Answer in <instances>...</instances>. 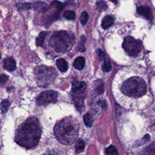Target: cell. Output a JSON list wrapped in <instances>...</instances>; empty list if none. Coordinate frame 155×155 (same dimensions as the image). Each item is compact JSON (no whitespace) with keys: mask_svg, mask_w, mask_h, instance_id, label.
Wrapping results in <instances>:
<instances>
[{"mask_svg":"<svg viewBox=\"0 0 155 155\" xmlns=\"http://www.w3.org/2000/svg\"><path fill=\"white\" fill-rule=\"evenodd\" d=\"M114 23V19L110 15H107L104 18L102 21V27L104 29H107L110 27Z\"/></svg>","mask_w":155,"mask_h":155,"instance_id":"11","label":"cell"},{"mask_svg":"<svg viewBox=\"0 0 155 155\" xmlns=\"http://www.w3.org/2000/svg\"><path fill=\"white\" fill-rule=\"evenodd\" d=\"M79 124L71 116L67 117L57 122L54 131L57 139L62 144L69 145L73 143L78 135Z\"/></svg>","mask_w":155,"mask_h":155,"instance_id":"2","label":"cell"},{"mask_svg":"<svg viewBox=\"0 0 155 155\" xmlns=\"http://www.w3.org/2000/svg\"><path fill=\"white\" fill-rule=\"evenodd\" d=\"M47 34V32H46V31H42L39 33V36L37 37L36 40V45L38 46H42L43 45L44 41V39H45V38Z\"/></svg>","mask_w":155,"mask_h":155,"instance_id":"16","label":"cell"},{"mask_svg":"<svg viewBox=\"0 0 155 155\" xmlns=\"http://www.w3.org/2000/svg\"><path fill=\"white\" fill-rule=\"evenodd\" d=\"M58 93L53 90H47L42 92L36 98V102L39 105H45L57 101Z\"/></svg>","mask_w":155,"mask_h":155,"instance_id":"7","label":"cell"},{"mask_svg":"<svg viewBox=\"0 0 155 155\" xmlns=\"http://www.w3.org/2000/svg\"><path fill=\"white\" fill-rule=\"evenodd\" d=\"M56 64L58 68L61 72H65L68 70V64L64 59L59 58L57 59Z\"/></svg>","mask_w":155,"mask_h":155,"instance_id":"12","label":"cell"},{"mask_svg":"<svg viewBox=\"0 0 155 155\" xmlns=\"http://www.w3.org/2000/svg\"><path fill=\"white\" fill-rule=\"evenodd\" d=\"M122 47L130 56L136 57L141 51L142 44L139 40L131 36H127L123 41Z\"/></svg>","mask_w":155,"mask_h":155,"instance_id":"6","label":"cell"},{"mask_svg":"<svg viewBox=\"0 0 155 155\" xmlns=\"http://www.w3.org/2000/svg\"><path fill=\"white\" fill-rule=\"evenodd\" d=\"M96 4L98 8L100 9L101 10H105L107 8V4L105 1H98L96 3Z\"/></svg>","mask_w":155,"mask_h":155,"instance_id":"24","label":"cell"},{"mask_svg":"<svg viewBox=\"0 0 155 155\" xmlns=\"http://www.w3.org/2000/svg\"><path fill=\"white\" fill-rule=\"evenodd\" d=\"M3 65H4V68L9 71H12L15 70L16 67V61L12 57L5 59L4 61Z\"/></svg>","mask_w":155,"mask_h":155,"instance_id":"10","label":"cell"},{"mask_svg":"<svg viewBox=\"0 0 155 155\" xmlns=\"http://www.w3.org/2000/svg\"><path fill=\"white\" fill-rule=\"evenodd\" d=\"M85 148V142L83 140L79 139L77 141L75 146V150L76 153H81Z\"/></svg>","mask_w":155,"mask_h":155,"instance_id":"18","label":"cell"},{"mask_svg":"<svg viewBox=\"0 0 155 155\" xmlns=\"http://www.w3.org/2000/svg\"><path fill=\"white\" fill-rule=\"evenodd\" d=\"M74 42V36L66 31L54 32L50 38V44L56 52L64 53L69 50Z\"/></svg>","mask_w":155,"mask_h":155,"instance_id":"4","label":"cell"},{"mask_svg":"<svg viewBox=\"0 0 155 155\" xmlns=\"http://www.w3.org/2000/svg\"><path fill=\"white\" fill-rule=\"evenodd\" d=\"M137 13L148 20L152 19L153 14L150 8L147 6H140L137 8Z\"/></svg>","mask_w":155,"mask_h":155,"instance_id":"9","label":"cell"},{"mask_svg":"<svg viewBox=\"0 0 155 155\" xmlns=\"http://www.w3.org/2000/svg\"><path fill=\"white\" fill-rule=\"evenodd\" d=\"M106 155H118L117 150L114 145L108 147L105 150Z\"/></svg>","mask_w":155,"mask_h":155,"instance_id":"19","label":"cell"},{"mask_svg":"<svg viewBox=\"0 0 155 155\" xmlns=\"http://www.w3.org/2000/svg\"><path fill=\"white\" fill-rule=\"evenodd\" d=\"M35 74L39 85L45 87L55 79L57 72L53 67L40 65L35 68Z\"/></svg>","mask_w":155,"mask_h":155,"instance_id":"5","label":"cell"},{"mask_svg":"<svg viewBox=\"0 0 155 155\" xmlns=\"http://www.w3.org/2000/svg\"><path fill=\"white\" fill-rule=\"evenodd\" d=\"M85 41V37L84 36H82L81 38V40H80V42L78 44V48H77L78 51H81V52L85 51V48L84 47Z\"/></svg>","mask_w":155,"mask_h":155,"instance_id":"23","label":"cell"},{"mask_svg":"<svg viewBox=\"0 0 155 155\" xmlns=\"http://www.w3.org/2000/svg\"><path fill=\"white\" fill-rule=\"evenodd\" d=\"M64 17L68 20H74L76 18V13L72 10H67L64 14Z\"/></svg>","mask_w":155,"mask_h":155,"instance_id":"20","label":"cell"},{"mask_svg":"<svg viewBox=\"0 0 155 155\" xmlns=\"http://www.w3.org/2000/svg\"><path fill=\"white\" fill-rule=\"evenodd\" d=\"M10 102L7 99H4L2 101L0 104V109L2 113H6L9 108L10 107Z\"/></svg>","mask_w":155,"mask_h":155,"instance_id":"17","label":"cell"},{"mask_svg":"<svg viewBox=\"0 0 155 155\" xmlns=\"http://www.w3.org/2000/svg\"><path fill=\"white\" fill-rule=\"evenodd\" d=\"M84 122L85 125L88 127H91L93 123V117L90 113H87L84 116Z\"/></svg>","mask_w":155,"mask_h":155,"instance_id":"15","label":"cell"},{"mask_svg":"<svg viewBox=\"0 0 155 155\" xmlns=\"http://www.w3.org/2000/svg\"><path fill=\"white\" fill-rule=\"evenodd\" d=\"M88 13L86 11L83 12L81 13L80 16V22L81 24L85 25L88 21Z\"/></svg>","mask_w":155,"mask_h":155,"instance_id":"22","label":"cell"},{"mask_svg":"<svg viewBox=\"0 0 155 155\" xmlns=\"http://www.w3.org/2000/svg\"><path fill=\"white\" fill-rule=\"evenodd\" d=\"M8 79V76L5 74H2L0 76V85H4Z\"/></svg>","mask_w":155,"mask_h":155,"instance_id":"25","label":"cell"},{"mask_svg":"<svg viewBox=\"0 0 155 155\" xmlns=\"http://www.w3.org/2000/svg\"><path fill=\"white\" fill-rule=\"evenodd\" d=\"M140 155H155V142H153L144 149L140 153Z\"/></svg>","mask_w":155,"mask_h":155,"instance_id":"14","label":"cell"},{"mask_svg":"<svg viewBox=\"0 0 155 155\" xmlns=\"http://www.w3.org/2000/svg\"><path fill=\"white\" fill-rule=\"evenodd\" d=\"M103 70L106 72H109L111 70V65L110 61L108 58H105L104 64H103Z\"/></svg>","mask_w":155,"mask_h":155,"instance_id":"21","label":"cell"},{"mask_svg":"<svg viewBox=\"0 0 155 155\" xmlns=\"http://www.w3.org/2000/svg\"><path fill=\"white\" fill-rule=\"evenodd\" d=\"M87 84L84 81H74L71 84V91L75 93H82L85 91Z\"/></svg>","mask_w":155,"mask_h":155,"instance_id":"8","label":"cell"},{"mask_svg":"<svg viewBox=\"0 0 155 155\" xmlns=\"http://www.w3.org/2000/svg\"><path fill=\"white\" fill-rule=\"evenodd\" d=\"M1 54H0V59H1Z\"/></svg>","mask_w":155,"mask_h":155,"instance_id":"27","label":"cell"},{"mask_svg":"<svg viewBox=\"0 0 155 155\" xmlns=\"http://www.w3.org/2000/svg\"><path fill=\"white\" fill-rule=\"evenodd\" d=\"M85 66V59L84 57H78L73 62V67L78 70H81Z\"/></svg>","mask_w":155,"mask_h":155,"instance_id":"13","label":"cell"},{"mask_svg":"<svg viewBox=\"0 0 155 155\" xmlns=\"http://www.w3.org/2000/svg\"><path fill=\"white\" fill-rule=\"evenodd\" d=\"M97 54H98V56H99V58L100 59V60H102L104 59L105 53L102 50H101V49L97 50Z\"/></svg>","mask_w":155,"mask_h":155,"instance_id":"26","label":"cell"},{"mask_svg":"<svg viewBox=\"0 0 155 155\" xmlns=\"http://www.w3.org/2000/svg\"><path fill=\"white\" fill-rule=\"evenodd\" d=\"M41 127L35 117H30L23 122L17 129L15 141L21 147L30 148L35 147L41 136Z\"/></svg>","mask_w":155,"mask_h":155,"instance_id":"1","label":"cell"},{"mask_svg":"<svg viewBox=\"0 0 155 155\" xmlns=\"http://www.w3.org/2000/svg\"><path fill=\"white\" fill-rule=\"evenodd\" d=\"M120 90L127 97L137 98L146 93L147 85L142 78L133 76L127 78L122 84Z\"/></svg>","mask_w":155,"mask_h":155,"instance_id":"3","label":"cell"}]
</instances>
